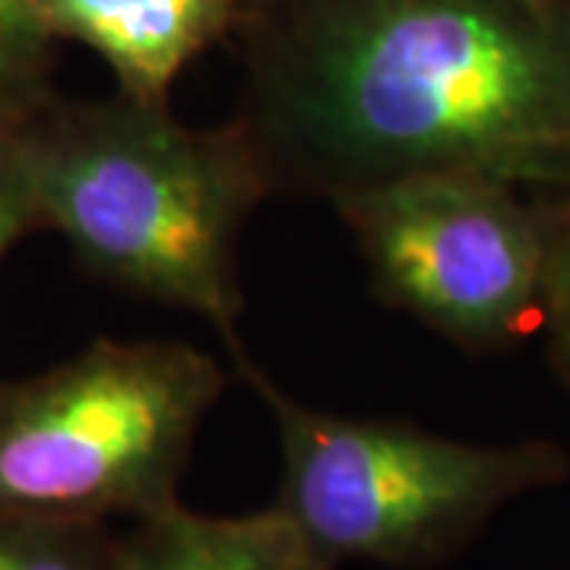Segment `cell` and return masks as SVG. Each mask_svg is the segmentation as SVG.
<instances>
[{"mask_svg":"<svg viewBox=\"0 0 570 570\" xmlns=\"http://www.w3.org/2000/svg\"><path fill=\"white\" fill-rule=\"evenodd\" d=\"M232 362L279 438L283 479L273 504L336 568L448 564L508 504L570 475V453L558 441L472 444L406 419L343 415L295 400L247 352Z\"/></svg>","mask_w":570,"mask_h":570,"instance_id":"cell-3","label":"cell"},{"mask_svg":"<svg viewBox=\"0 0 570 570\" xmlns=\"http://www.w3.org/2000/svg\"><path fill=\"white\" fill-rule=\"evenodd\" d=\"M539 3H570V0H539Z\"/></svg>","mask_w":570,"mask_h":570,"instance_id":"cell-13","label":"cell"},{"mask_svg":"<svg viewBox=\"0 0 570 570\" xmlns=\"http://www.w3.org/2000/svg\"><path fill=\"white\" fill-rule=\"evenodd\" d=\"M257 3H266V0H245L247 10H250V7H257Z\"/></svg>","mask_w":570,"mask_h":570,"instance_id":"cell-12","label":"cell"},{"mask_svg":"<svg viewBox=\"0 0 570 570\" xmlns=\"http://www.w3.org/2000/svg\"><path fill=\"white\" fill-rule=\"evenodd\" d=\"M58 41L99 55L118 92L168 102L171 86L213 45L238 36L245 0H39Z\"/></svg>","mask_w":570,"mask_h":570,"instance_id":"cell-6","label":"cell"},{"mask_svg":"<svg viewBox=\"0 0 570 570\" xmlns=\"http://www.w3.org/2000/svg\"><path fill=\"white\" fill-rule=\"evenodd\" d=\"M36 232H45V219L22 130L0 134V261Z\"/></svg>","mask_w":570,"mask_h":570,"instance_id":"cell-10","label":"cell"},{"mask_svg":"<svg viewBox=\"0 0 570 570\" xmlns=\"http://www.w3.org/2000/svg\"><path fill=\"white\" fill-rule=\"evenodd\" d=\"M238 41L273 197L475 175L570 200V3L266 0Z\"/></svg>","mask_w":570,"mask_h":570,"instance_id":"cell-1","label":"cell"},{"mask_svg":"<svg viewBox=\"0 0 570 570\" xmlns=\"http://www.w3.org/2000/svg\"><path fill=\"white\" fill-rule=\"evenodd\" d=\"M542 333H546L551 371L570 390V200H558V213H554Z\"/></svg>","mask_w":570,"mask_h":570,"instance_id":"cell-11","label":"cell"},{"mask_svg":"<svg viewBox=\"0 0 570 570\" xmlns=\"http://www.w3.org/2000/svg\"><path fill=\"white\" fill-rule=\"evenodd\" d=\"M225 387L213 355L163 340H96L48 371L0 377V517L137 523L178 504Z\"/></svg>","mask_w":570,"mask_h":570,"instance_id":"cell-4","label":"cell"},{"mask_svg":"<svg viewBox=\"0 0 570 570\" xmlns=\"http://www.w3.org/2000/svg\"><path fill=\"white\" fill-rule=\"evenodd\" d=\"M22 146L45 232L61 235L89 276L204 317L232 358L245 352L238 245L273 194L238 124L190 127L168 102L118 92L55 99L22 127Z\"/></svg>","mask_w":570,"mask_h":570,"instance_id":"cell-2","label":"cell"},{"mask_svg":"<svg viewBox=\"0 0 570 570\" xmlns=\"http://www.w3.org/2000/svg\"><path fill=\"white\" fill-rule=\"evenodd\" d=\"M58 36L39 0H0V134H17L55 102Z\"/></svg>","mask_w":570,"mask_h":570,"instance_id":"cell-8","label":"cell"},{"mask_svg":"<svg viewBox=\"0 0 570 570\" xmlns=\"http://www.w3.org/2000/svg\"><path fill=\"white\" fill-rule=\"evenodd\" d=\"M115 570H336V564L276 504L219 517L178 501L118 535Z\"/></svg>","mask_w":570,"mask_h":570,"instance_id":"cell-7","label":"cell"},{"mask_svg":"<svg viewBox=\"0 0 570 570\" xmlns=\"http://www.w3.org/2000/svg\"><path fill=\"white\" fill-rule=\"evenodd\" d=\"M374 295L472 355L523 343L546 317L558 200L475 175H422L330 204Z\"/></svg>","mask_w":570,"mask_h":570,"instance_id":"cell-5","label":"cell"},{"mask_svg":"<svg viewBox=\"0 0 570 570\" xmlns=\"http://www.w3.org/2000/svg\"><path fill=\"white\" fill-rule=\"evenodd\" d=\"M115 558L108 523L0 517V570H115Z\"/></svg>","mask_w":570,"mask_h":570,"instance_id":"cell-9","label":"cell"}]
</instances>
